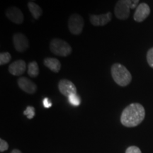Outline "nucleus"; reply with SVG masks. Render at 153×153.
<instances>
[{
    "label": "nucleus",
    "mask_w": 153,
    "mask_h": 153,
    "mask_svg": "<svg viewBox=\"0 0 153 153\" xmlns=\"http://www.w3.org/2000/svg\"><path fill=\"white\" fill-rule=\"evenodd\" d=\"M145 117V111L143 105L133 103L124 108L120 116V122L124 126L133 128L138 126Z\"/></svg>",
    "instance_id": "f257e3e1"
},
{
    "label": "nucleus",
    "mask_w": 153,
    "mask_h": 153,
    "mask_svg": "<svg viewBox=\"0 0 153 153\" xmlns=\"http://www.w3.org/2000/svg\"><path fill=\"white\" fill-rule=\"evenodd\" d=\"M111 73L114 82L120 87H126L132 81V75L123 65L114 63L111 68Z\"/></svg>",
    "instance_id": "f03ea898"
},
{
    "label": "nucleus",
    "mask_w": 153,
    "mask_h": 153,
    "mask_svg": "<svg viewBox=\"0 0 153 153\" xmlns=\"http://www.w3.org/2000/svg\"><path fill=\"white\" fill-rule=\"evenodd\" d=\"M49 48L51 53L60 57H67L72 52L70 44L60 38H53L50 42Z\"/></svg>",
    "instance_id": "7ed1b4c3"
},
{
    "label": "nucleus",
    "mask_w": 153,
    "mask_h": 153,
    "mask_svg": "<svg viewBox=\"0 0 153 153\" xmlns=\"http://www.w3.org/2000/svg\"><path fill=\"white\" fill-rule=\"evenodd\" d=\"M85 21L79 14H72L68 19V28L73 35H80L82 33Z\"/></svg>",
    "instance_id": "20e7f679"
},
{
    "label": "nucleus",
    "mask_w": 153,
    "mask_h": 153,
    "mask_svg": "<svg viewBox=\"0 0 153 153\" xmlns=\"http://www.w3.org/2000/svg\"><path fill=\"white\" fill-rule=\"evenodd\" d=\"M130 7L125 0H118L114 7V14L119 20H126L130 16Z\"/></svg>",
    "instance_id": "39448f33"
},
{
    "label": "nucleus",
    "mask_w": 153,
    "mask_h": 153,
    "mask_svg": "<svg viewBox=\"0 0 153 153\" xmlns=\"http://www.w3.org/2000/svg\"><path fill=\"white\" fill-rule=\"evenodd\" d=\"M13 44L17 52L23 53L29 48V42L27 37L22 33H16L13 36Z\"/></svg>",
    "instance_id": "423d86ee"
},
{
    "label": "nucleus",
    "mask_w": 153,
    "mask_h": 153,
    "mask_svg": "<svg viewBox=\"0 0 153 153\" xmlns=\"http://www.w3.org/2000/svg\"><path fill=\"white\" fill-rule=\"evenodd\" d=\"M58 89L60 92L67 97H69L70 95L76 94L77 92L73 82L66 79H62L59 82Z\"/></svg>",
    "instance_id": "0eeeda50"
},
{
    "label": "nucleus",
    "mask_w": 153,
    "mask_h": 153,
    "mask_svg": "<svg viewBox=\"0 0 153 153\" xmlns=\"http://www.w3.org/2000/svg\"><path fill=\"white\" fill-rule=\"evenodd\" d=\"M6 16L11 22L16 24H22L24 21V16L22 11L18 7H11L6 10Z\"/></svg>",
    "instance_id": "6e6552de"
},
{
    "label": "nucleus",
    "mask_w": 153,
    "mask_h": 153,
    "mask_svg": "<svg viewBox=\"0 0 153 153\" xmlns=\"http://www.w3.org/2000/svg\"><path fill=\"white\" fill-rule=\"evenodd\" d=\"M150 14V8L146 3H141L137 6L134 13L133 19L136 22H143Z\"/></svg>",
    "instance_id": "1a4fd4ad"
},
{
    "label": "nucleus",
    "mask_w": 153,
    "mask_h": 153,
    "mask_svg": "<svg viewBox=\"0 0 153 153\" xmlns=\"http://www.w3.org/2000/svg\"><path fill=\"white\" fill-rule=\"evenodd\" d=\"M112 19L111 12H107L106 14L96 15L91 14L89 16V21L91 24L94 26H104L108 24Z\"/></svg>",
    "instance_id": "9d476101"
},
{
    "label": "nucleus",
    "mask_w": 153,
    "mask_h": 153,
    "mask_svg": "<svg viewBox=\"0 0 153 153\" xmlns=\"http://www.w3.org/2000/svg\"><path fill=\"white\" fill-rule=\"evenodd\" d=\"M18 86L24 92L33 94L37 91V85L31 80L25 76H22L18 79Z\"/></svg>",
    "instance_id": "9b49d317"
},
{
    "label": "nucleus",
    "mask_w": 153,
    "mask_h": 153,
    "mask_svg": "<svg viewBox=\"0 0 153 153\" xmlns=\"http://www.w3.org/2000/svg\"><path fill=\"white\" fill-rule=\"evenodd\" d=\"M26 63L23 60H18L9 65L8 70L11 74L14 76H21L26 72Z\"/></svg>",
    "instance_id": "f8f14e48"
},
{
    "label": "nucleus",
    "mask_w": 153,
    "mask_h": 153,
    "mask_svg": "<svg viewBox=\"0 0 153 153\" xmlns=\"http://www.w3.org/2000/svg\"><path fill=\"white\" fill-rule=\"evenodd\" d=\"M43 64L46 68H48L51 71L57 73L60 72L61 69V63L60 60L54 57H47L43 60Z\"/></svg>",
    "instance_id": "ddd939ff"
},
{
    "label": "nucleus",
    "mask_w": 153,
    "mask_h": 153,
    "mask_svg": "<svg viewBox=\"0 0 153 153\" xmlns=\"http://www.w3.org/2000/svg\"><path fill=\"white\" fill-rule=\"evenodd\" d=\"M28 8L29 9L30 14L36 20L40 19V17L43 14V9L39 5L34 3L33 1H29L28 2Z\"/></svg>",
    "instance_id": "4468645a"
},
{
    "label": "nucleus",
    "mask_w": 153,
    "mask_h": 153,
    "mask_svg": "<svg viewBox=\"0 0 153 153\" xmlns=\"http://www.w3.org/2000/svg\"><path fill=\"white\" fill-rule=\"evenodd\" d=\"M28 74L32 78L37 77L39 74V67L36 61H33L28 65Z\"/></svg>",
    "instance_id": "2eb2a0df"
},
{
    "label": "nucleus",
    "mask_w": 153,
    "mask_h": 153,
    "mask_svg": "<svg viewBox=\"0 0 153 153\" xmlns=\"http://www.w3.org/2000/svg\"><path fill=\"white\" fill-rule=\"evenodd\" d=\"M11 59V55L9 53L5 52V53H1L0 54V65L2 66L4 65L7 64L10 62Z\"/></svg>",
    "instance_id": "dca6fc26"
},
{
    "label": "nucleus",
    "mask_w": 153,
    "mask_h": 153,
    "mask_svg": "<svg viewBox=\"0 0 153 153\" xmlns=\"http://www.w3.org/2000/svg\"><path fill=\"white\" fill-rule=\"evenodd\" d=\"M69 101L71 104L72 106H78L81 103V100H80V98L79 97V96L77 94H72L70 95V97H68Z\"/></svg>",
    "instance_id": "f3484780"
},
{
    "label": "nucleus",
    "mask_w": 153,
    "mask_h": 153,
    "mask_svg": "<svg viewBox=\"0 0 153 153\" xmlns=\"http://www.w3.org/2000/svg\"><path fill=\"white\" fill-rule=\"evenodd\" d=\"M24 114L27 116L28 119H32L35 116V108L33 106H28L24 111Z\"/></svg>",
    "instance_id": "a211bd4d"
},
{
    "label": "nucleus",
    "mask_w": 153,
    "mask_h": 153,
    "mask_svg": "<svg viewBox=\"0 0 153 153\" xmlns=\"http://www.w3.org/2000/svg\"><path fill=\"white\" fill-rule=\"evenodd\" d=\"M147 61L149 65L153 68V48L149 50L147 53Z\"/></svg>",
    "instance_id": "6ab92c4d"
},
{
    "label": "nucleus",
    "mask_w": 153,
    "mask_h": 153,
    "mask_svg": "<svg viewBox=\"0 0 153 153\" xmlns=\"http://www.w3.org/2000/svg\"><path fill=\"white\" fill-rule=\"evenodd\" d=\"M127 4L129 6L130 9H136L138 6L140 0H125Z\"/></svg>",
    "instance_id": "aec40b11"
},
{
    "label": "nucleus",
    "mask_w": 153,
    "mask_h": 153,
    "mask_svg": "<svg viewBox=\"0 0 153 153\" xmlns=\"http://www.w3.org/2000/svg\"><path fill=\"white\" fill-rule=\"evenodd\" d=\"M9 148V145L8 143L6 142L5 140H4L2 139H0V152H3L4 151L7 150Z\"/></svg>",
    "instance_id": "412c9836"
},
{
    "label": "nucleus",
    "mask_w": 153,
    "mask_h": 153,
    "mask_svg": "<svg viewBox=\"0 0 153 153\" xmlns=\"http://www.w3.org/2000/svg\"><path fill=\"white\" fill-rule=\"evenodd\" d=\"M126 153H142L140 149L136 146H131L126 149Z\"/></svg>",
    "instance_id": "4be33fe9"
},
{
    "label": "nucleus",
    "mask_w": 153,
    "mask_h": 153,
    "mask_svg": "<svg viewBox=\"0 0 153 153\" xmlns=\"http://www.w3.org/2000/svg\"><path fill=\"white\" fill-rule=\"evenodd\" d=\"M43 104L45 108H51V107L52 106V103H51V101H50V99L48 98L44 99L43 101Z\"/></svg>",
    "instance_id": "5701e85b"
},
{
    "label": "nucleus",
    "mask_w": 153,
    "mask_h": 153,
    "mask_svg": "<svg viewBox=\"0 0 153 153\" xmlns=\"http://www.w3.org/2000/svg\"><path fill=\"white\" fill-rule=\"evenodd\" d=\"M11 153H22V152H21L20 150H17V149H14V150H13L12 151H11Z\"/></svg>",
    "instance_id": "b1692460"
},
{
    "label": "nucleus",
    "mask_w": 153,
    "mask_h": 153,
    "mask_svg": "<svg viewBox=\"0 0 153 153\" xmlns=\"http://www.w3.org/2000/svg\"><path fill=\"white\" fill-rule=\"evenodd\" d=\"M30 1H36V0H30Z\"/></svg>",
    "instance_id": "393cba45"
}]
</instances>
